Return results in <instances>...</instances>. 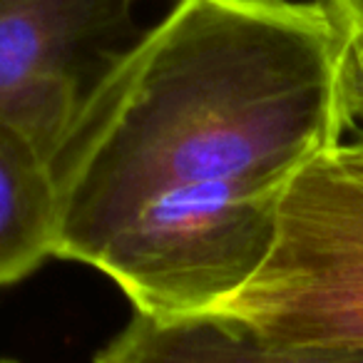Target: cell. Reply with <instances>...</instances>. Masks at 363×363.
Listing matches in <instances>:
<instances>
[{"label":"cell","instance_id":"1","mask_svg":"<svg viewBox=\"0 0 363 363\" xmlns=\"http://www.w3.org/2000/svg\"><path fill=\"white\" fill-rule=\"evenodd\" d=\"M318 0H177L97 82L52 160L55 257L137 313L219 308L259 272L291 179L348 140Z\"/></svg>","mask_w":363,"mask_h":363},{"label":"cell","instance_id":"2","mask_svg":"<svg viewBox=\"0 0 363 363\" xmlns=\"http://www.w3.org/2000/svg\"><path fill=\"white\" fill-rule=\"evenodd\" d=\"M214 311L277 343L363 348V137L294 177L264 264Z\"/></svg>","mask_w":363,"mask_h":363},{"label":"cell","instance_id":"3","mask_svg":"<svg viewBox=\"0 0 363 363\" xmlns=\"http://www.w3.org/2000/svg\"><path fill=\"white\" fill-rule=\"evenodd\" d=\"M145 3L0 0V125L52 167L90 92L145 33Z\"/></svg>","mask_w":363,"mask_h":363},{"label":"cell","instance_id":"4","mask_svg":"<svg viewBox=\"0 0 363 363\" xmlns=\"http://www.w3.org/2000/svg\"><path fill=\"white\" fill-rule=\"evenodd\" d=\"M95 363H363V348L277 343L219 311L169 318L135 311Z\"/></svg>","mask_w":363,"mask_h":363},{"label":"cell","instance_id":"5","mask_svg":"<svg viewBox=\"0 0 363 363\" xmlns=\"http://www.w3.org/2000/svg\"><path fill=\"white\" fill-rule=\"evenodd\" d=\"M57 247L52 167L0 125V289L30 277Z\"/></svg>","mask_w":363,"mask_h":363},{"label":"cell","instance_id":"6","mask_svg":"<svg viewBox=\"0 0 363 363\" xmlns=\"http://www.w3.org/2000/svg\"><path fill=\"white\" fill-rule=\"evenodd\" d=\"M343 110L348 120V137L363 135V43L343 38L341 67Z\"/></svg>","mask_w":363,"mask_h":363},{"label":"cell","instance_id":"7","mask_svg":"<svg viewBox=\"0 0 363 363\" xmlns=\"http://www.w3.org/2000/svg\"><path fill=\"white\" fill-rule=\"evenodd\" d=\"M346 40L363 43V0H318Z\"/></svg>","mask_w":363,"mask_h":363},{"label":"cell","instance_id":"8","mask_svg":"<svg viewBox=\"0 0 363 363\" xmlns=\"http://www.w3.org/2000/svg\"><path fill=\"white\" fill-rule=\"evenodd\" d=\"M0 363H11V361H0Z\"/></svg>","mask_w":363,"mask_h":363},{"label":"cell","instance_id":"9","mask_svg":"<svg viewBox=\"0 0 363 363\" xmlns=\"http://www.w3.org/2000/svg\"><path fill=\"white\" fill-rule=\"evenodd\" d=\"M356 137H363V135H356Z\"/></svg>","mask_w":363,"mask_h":363}]
</instances>
